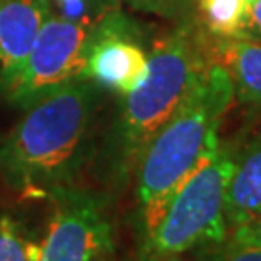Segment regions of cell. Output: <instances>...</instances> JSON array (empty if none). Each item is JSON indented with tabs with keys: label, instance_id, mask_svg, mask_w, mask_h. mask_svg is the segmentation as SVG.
<instances>
[{
	"label": "cell",
	"instance_id": "10",
	"mask_svg": "<svg viewBox=\"0 0 261 261\" xmlns=\"http://www.w3.org/2000/svg\"><path fill=\"white\" fill-rule=\"evenodd\" d=\"M211 58L230 75L234 97L261 111V41L244 37H215Z\"/></svg>",
	"mask_w": 261,
	"mask_h": 261
},
{
	"label": "cell",
	"instance_id": "16",
	"mask_svg": "<svg viewBox=\"0 0 261 261\" xmlns=\"http://www.w3.org/2000/svg\"><path fill=\"white\" fill-rule=\"evenodd\" d=\"M234 37L261 41V0H248V8H246L242 25L236 31Z\"/></svg>",
	"mask_w": 261,
	"mask_h": 261
},
{
	"label": "cell",
	"instance_id": "12",
	"mask_svg": "<svg viewBox=\"0 0 261 261\" xmlns=\"http://www.w3.org/2000/svg\"><path fill=\"white\" fill-rule=\"evenodd\" d=\"M39 242L16 215L0 207V261H37Z\"/></svg>",
	"mask_w": 261,
	"mask_h": 261
},
{
	"label": "cell",
	"instance_id": "2",
	"mask_svg": "<svg viewBox=\"0 0 261 261\" xmlns=\"http://www.w3.org/2000/svg\"><path fill=\"white\" fill-rule=\"evenodd\" d=\"M211 60V41L190 19L155 39L147 74L136 89L120 97L105 145V172L111 182L124 186L134 176L153 136Z\"/></svg>",
	"mask_w": 261,
	"mask_h": 261
},
{
	"label": "cell",
	"instance_id": "3",
	"mask_svg": "<svg viewBox=\"0 0 261 261\" xmlns=\"http://www.w3.org/2000/svg\"><path fill=\"white\" fill-rule=\"evenodd\" d=\"M232 99L230 75L211 60L145 147L134 172L143 236L180 184L219 147V128Z\"/></svg>",
	"mask_w": 261,
	"mask_h": 261
},
{
	"label": "cell",
	"instance_id": "19",
	"mask_svg": "<svg viewBox=\"0 0 261 261\" xmlns=\"http://www.w3.org/2000/svg\"><path fill=\"white\" fill-rule=\"evenodd\" d=\"M97 261H116V257H114V250L109 252V253H105V255H101Z\"/></svg>",
	"mask_w": 261,
	"mask_h": 261
},
{
	"label": "cell",
	"instance_id": "4",
	"mask_svg": "<svg viewBox=\"0 0 261 261\" xmlns=\"http://www.w3.org/2000/svg\"><path fill=\"white\" fill-rule=\"evenodd\" d=\"M236 163V151L219 147L180 184L143 236L141 253L174 255L226 240L224 197Z\"/></svg>",
	"mask_w": 261,
	"mask_h": 261
},
{
	"label": "cell",
	"instance_id": "13",
	"mask_svg": "<svg viewBox=\"0 0 261 261\" xmlns=\"http://www.w3.org/2000/svg\"><path fill=\"white\" fill-rule=\"evenodd\" d=\"M48 14L93 29L112 12L120 10L122 0H47Z\"/></svg>",
	"mask_w": 261,
	"mask_h": 261
},
{
	"label": "cell",
	"instance_id": "8",
	"mask_svg": "<svg viewBox=\"0 0 261 261\" xmlns=\"http://www.w3.org/2000/svg\"><path fill=\"white\" fill-rule=\"evenodd\" d=\"M48 16L47 0H0V93L28 58Z\"/></svg>",
	"mask_w": 261,
	"mask_h": 261
},
{
	"label": "cell",
	"instance_id": "15",
	"mask_svg": "<svg viewBox=\"0 0 261 261\" xmlns=\"http://www.w3.org/2000/svg\"><path fill=\"white\" fill-rule=\"evenodd\" d=\"M136 12L153 14L161 18H178L188 16V12L196 4V0H122Z\"/></svg>",
	"mask_w": 261,
	"mask_h": 261
},
{
	"label": "cell",
	"instance_id": "7",
	"mask_svg": "<svg viewBox=\"0 0 261 261\" xmlns=\"http://www.w3.org/2000/svg\"><path fill=\"white\" fill-rule=\"evenodd\" d=\"M149 53L140 41V25L122 10L91 29L84 77L118 97L130 93L147 74Z\"/></svg>",
	"mask_w": 261,
	"mask_h": 261
},
{
	"label": "cell",
	"instance_id": "1",
	"mask_svg": "<svg viewBox=\"0 0 261 261\" xmlns=\"http://www.w3.org/2000/svg\"><path fill=\"white\" fill-rule=\"evenodd\" d=\"M103 89L80 77L29 105L0 143V176L23 196L74 186L91 157Z\"/></svg>",
	"mask_w": 261,
	"mask_h": 261
},
{
	"label": "cell",
	"instance_id": "11",
	"mask_svg": "<svg viewBox=\"0 0 261 261\" xmlns=\"http://www.w3.org/2000/svg\"><path fill=\"white\" fill-rule=\"evenodd\" d=\"M201 25L213 37H234L242 25L248 0H196Z\"/></svg>",
	"mask_w": 261,
	"mask_h": 261
},
{
	"label": "cell",
	"instance_id": "17",
	"mask_svg": "<svg viewBox=\"0 0 261 261\" xmlns=\"http://www.w3.org/2000/svg\"><path fill=\"white\" fill-rule=\"evenodd\" d=\"M226 238H232V240H238V242H248V244H255V246H261V217L255 219L250 226L246 228H240L236 232L228 234Z\"/></svg>",
	"mask_w": 261,
	"mask_h": 261
},
{
	"label": "cell",
	"instance_id": "5",
	"mask_svg": "<svg viewBox=\"0 0 261 261\" xmlns=\"http://www.w3.org/2000/svg\"><path fill=\"white\" fill-rule=\"evenodd\" d=\"M91 28L48 16L28 58L4 87L8 103L28 109L56 89L84 77Z\"/></svg>",
	"mask_w": 261,
	"mask_h": 261
},
{
	"label": "cell",
	"instance_id": "18",
	"mask_svg": "<svg viewBox=\"0 0 261 261\" xmlns=\"http://www.w3.org/2000/svg\"><path fill=\"white\" fill-rule=\"evenodd\" d=\"M138 261H190L186 253H174V255H145L141 253Z\"/></svg>",
	"mask_w": 261,
	"mask_h": 261
},
{
	"label": "cell",
	"instance_id": "9",
	"mask_svg": "<svg viewBox=\"0 0 261 261\" xmlns=\"http://www.w3.org/2000/svg\"><path fill=\"white\" fill-rule=\"evenodd\" d=\"M224 217L228 234L250 226L261 217V132L236 153L226 186Z\"/></svg>",
	"mask_w": 261,
	"mask_h": 261
},
{
	"label": "cell",
	"instance_id": "14",
	"mask_svg": "<svg viewBox=\"0 0 261 261\" xmlns=\"http://www.w3.org/2000/svg\"><path fill=\"white\" fill-rule=\"evenodd\" d=\"M199 261H261V246L226 238L223 242L201 248Z\"/></svg>",
	"mask_w": 261,
	"mask_h": 261
},
{
	"label": "cell",
	"instance_id": "6",
	"mask_svg": "<svg viewBox=\"0 0 261 261\" xmlns=\"http://www.w3.org/2000/svg\"><path fill=\"white\" fill-rule=\"evenodd\" d=\"M53 211L39 242L37 261H97L114 250L103 199L68 186L50 194Z\"/></svg>",
	"mask_w": 261,
	"mask_h": 261
}]
</instances>
